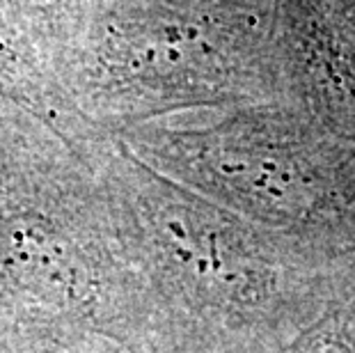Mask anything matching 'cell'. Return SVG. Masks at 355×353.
Segmentation results:
<instances>
[{
    "mask_svg": "<svg viewBox=\"0 0 355 353\" xmlns=\"http://www.w3.org/2000/svg\"><path fill=\"white\" fill-rule=\"evenodd\" d=\"M282 353H355V280Z\"/></svg>",
    "mask_w": 355,
    "mask_h": 353,
    "instance_id": "cell-1",
    "label": "cell"
},
{
    "mask_svg": "<svg viewBox=\"0 0 355 353\" xmlns=\"http://www.w3.org/2000/svg\"><path fill=\"white\" fill-rule=\"evenodd\" d=\"M26 353H172L168 349L158 347L154 342L147 344H133V342H117L110 337H78V340L46 344V347L30 349Z\"/></svg>",
    "mask_w": 355,
    "mask_h": 353,
    "instance_id": "cell-2",
    "label": "cell"
}]
</instances>
